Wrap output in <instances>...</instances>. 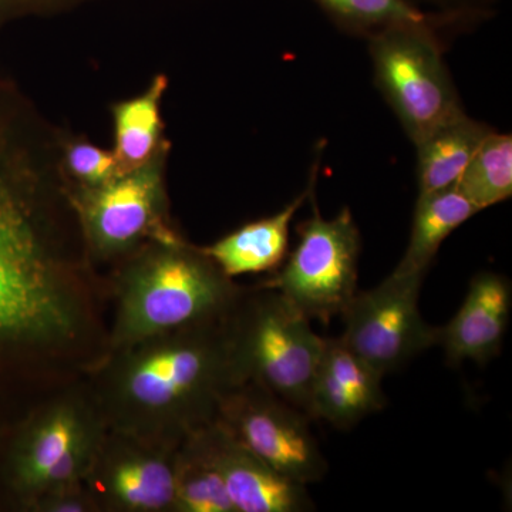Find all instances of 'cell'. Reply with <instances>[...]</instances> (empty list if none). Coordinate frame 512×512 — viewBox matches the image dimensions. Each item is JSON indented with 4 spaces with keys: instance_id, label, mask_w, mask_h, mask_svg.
Masks as SVG:
<instances>
[{
    "instance_id": "obj_23",
    "label": "cell",
    "mask_w": 512,
    "mask_h": 512,
    "mask_svg": "<svg viewBox=\"0 0 512 512\" xmlns=\"http://www.w3.org/2000/svg\"><path fill=\"white\" fill-rule=\"evenodd\" d=\"M28 512H100L86 484L46 491L29 505Z\"/></svg>"
},
{
    "instance_id": "obj_5",
    "label": "cell",
    "mask_w": 512,
    "mask_h": 512,
    "mask_svg": "<svg viewBox=\"0 0 512 512\" xmlns=\"http://www.w3.org/2000/svg\"><path fill=\"white\" fill-rule=\"evenodd\" d=\"M171 150L96 188H70L87 252L107 275L157 241L183 237L170 214L167 163Z\"/></svg>"
},
{
    "instance_id": "obj_20",
    "label": "cell",
    "mask_w": 512,
    "mask_h": 512,
    "mask_svg": "<svg viewBox=\"0 0 512 512\" xmlns=\"http://www.w3.org/2000/svg\"><path fill=\"white\" fill-rule=\"evenodd\" d=\"M478 211L500 204L512 195V137L491 131L456 185Z\"/></svg>"
},
{
    "instance_id": "obj_21",
    "label": "cell",
    "mask_w": 512,
    "mask_h": 512,
    "mask_svg": "<svg viewBox=\"0 0 512 512\" xmlns=\"http://www.w3.org/2000/svg\"><path fill=\"white\" fill-rule=\"evenodd\" d=\"M60 167L70 188H96L121 175L113 150L64 128Z\"/></svg>"
},
{
    "instance_id": "obj_25",
    "label": "cell",
    "mask_w": 512,
    "mask_h": 512,
    "mask_svg": "<svg viewBox=\"0 0 512 512\" xmlns=\"http://www.w3.org/2000/svg\"><path fill=\"white\" fill-rule=\"evenodd\" d=\"M410 2L427 12L473 20L484 18L485 15L493 12L498 0H410Z\"/></svg>"
},
{
    "instance_id": "obj_14",
    "label": "cell",
    "mask_w": 512,
    "mask_h": 512,
    "mask_svg": "<svg viewBox=\"0 0 512 512\" xmlns=\"http://www.w3.org/2000/svg\"><path fill=\"white\" fill-rule=\"evenodd\" d=\"M320 156L312 165L308 187L292 202L271 217L261 218L229 232L208 247H201L229 278L262 274L278 269L289 245V228L299 208L311 197L318 181Z\"/></svg>"
},
{
    "instance_id": "obj_7",
    "label": "cell",
    "mask_w": 512,
    "mask_h": 512,
    "mask_svg": "<svg viewBox=\"0 0 512 512\" xmlns=\"http://www.w3.org/2000/svg\"><path fill=\"white\" fill-rule=\"evenodd\" d=\"M312 201L315 212L296 225L299 241L288 262L259 286L281 293L309 320L328 323L356 295L362 242L349 208L325 220L315 194Z\"/></svg>"
},
{
    "instance_id": "obj_24",
    "label": "cell",
    "mask_w": 512,
    "mask_h": 512,
    "mask_svg": "<svg viewBox=\"0 0 512 512\" xmlns=\"http://www.w3.org/2000/svg\"><path fill=\"white\" fill-rule=\"evenodd\" d=\"M87 2L90 0H0V30L16 20L57 15Z\"/></svg>"
},
{
    "instance_id": "obj_6",
    "label": "cell",
    "mask_w": 512,
    "mask_h": 512,
    "mask_svg": "<svg viewBox=\"0 0 512 512\" xmlns=\"http://www.w3.org/2000/svg\"><path fill=\"white\" fill-rule=\"evenodd\" d=\"M439 29L397 26L367 39L376 86L413 144L466 113L444 62Z\"/></svg>"
},
{
    "instance_id": "obj_22",
    "label": "cell",
    "mask_w": 512,
    "mask_h": 512,
    "mask_svg": "<svg viewBox=\"0 0 512 512\" xmlns=\"http://www.w3.org/2000/svg\"><path fill=\"white\" fill-rule=\"evenodd\" d=\"M320 366L360 403L367 414L382 409L386 399L382 392V376L339 339H326Z\"/></svg>"
},
{
    "instance_id": "obj_1",
    "label": "cell",
    "mask_w": 512,
    "mask_h": 512,
    "mask_svg": "<svg viewBox=\"0 0 512 512\" xmlns=\"http://www.w3.org/2000/svg\"><path fill=\"white\" fill-rule=\"evenodd\" d=\"M63 131L0 76V437L106 348V282L60 167Z\"/></svg>"
},
{
    "instance_id": "obj_12",
    "label": "cell",
    "mask_w": 512,
    "mask_h": 512,
    "mask_svg": "<svg viewBox=\"0 0 512 512\" xmlns=\"http://www.w3.org/2000/svg\"><path fill=\"white\" fill-rule=\"evenodd\" d=\"M235 512H308L306 485L284 476L238 443L217 421L202 427Z\"/></svg>"
},
{
    "instance_id": "obj_4",
    "label": "cell",
    "mask_w": 512,
    "mask_h": 512,
    "mask_svg": "<svg viewBox=\"0 0 512 512\" xmlns=\"http://www.w3.org/2000/svg\"><path fill=\"white\" fill-rule=\"evenodd\" d=\"M309 323L281 293L264 286L245 289L228 319L242 383L259 384L305 414L326 342Z\"/></svg>"
},
{
    "instance_id": "obj_18",
    "label": "cell",
    "mask_w": 512,
    "mask_h": 512,
    "mask_svg": "<svg viewBox=\"0 0 512 512\" xmlns=\"http://www.w3.org/2000/svg\"><path fill=\"white\" fill-rule=\"evenodd\" d=\"M174 493V512H235L202 429L178 446Z\"/></svg>"
},
{
    "instance_id": "obj_2",
    "label": "cell",
    "mask_w": 512,
    "mask_h": 512,
    "mask_svg": "<svg viewBox=\"0 0 512 512\" xmlns=\"http://www.w3.org/2000/svg\"><path fill=\"white\" fill-rule=\"evenodd\" d=\"M228 319L109 350L84 377L106 427L181 444L215 421L222 397L242 384Z\"/></svg>"
},
{
    "instance_id": "obj_17",
    "label": "cell",
    "mask_w": 512,
    "mask_h": 512,
    "mask_svg": "<svg viewBox=\"0 0 512 512\" xmlns=\"http://www.w3.org/2000/svg\"><path fill=\"white\" fill-rule=\"evenodd\" d=\"M477 212L480 211L456 188L419 195L409 247L393 275L426 276L441 244Z\"/></svg>"
},
{
    "instance_id": "obj_19",
    "label": "cell",
    "mask_w": 512,
    "mask_h": 512,
    "mask_svg": "<svg viewBox=\"0 0 512 512\" xmlns=\"http://www.w3.org/2000/svg\"><path fill=\"white\" fill-rule=\"evenodd\" d=\"M338 28L350 35L369 37L397 26L436 28L464 22L456 16L427 12L410 0H313Z\"/></svg>"
},
{
    "instance_id": "obj_15",
    "label": "cell",
    "mask_w": 512,
    "mask_h": 512,
    "mask_svg": "<svg viewBox=\"0 0 512 512\" xmlns=\"http://www.w3.org/2000/svg\"><path fill=\"white\" fill-rule=\"evenodd\" d=\"M168 86L167 74L158 73L144 92L111 104L114 140L111 150L119 161L121 174L136 170L163 151L171 150L163 117Z\"/></svg>"
},
{
    "instance_id": "obj_10",
    "label": "cell",
    "mask_w": 512,
    "mask_h": 512,
    "mask_svg": "<svg viewBox=\"0 0 512 512\" xmlns=\"http://www.w3.org/2000/svg\"><path fill=\"white\" fill-rule=\"evenodd\" d=\"M423 279L392 274L372 291L356 292L342 312L340 340L382 377L439 342V328L420 315Z\"/></svg>"
},
{
    "instance_id": "obj_8",
    "label": "cell",
    "mask_w": 512,
    "mask_h": 512,
    "mask_svg": "<svg viewBox=\"0 0 512 512\" xmlns=\"http://www.w3.org/2000/svg\"><path fill=\"white\" fill-rule=\"evenodd\" d=\"M101 420L84 379L37 404L0 439V503L28 510L50 468Z\"/></svg>"
},
{
    "instance_id": "obj_16",
    "label": "cell",
    "mask_w": 512,
    "mask_h": 512,
    "mask_svg": "<svg viewBox=\"0 0 512 512\" xmlns=\"http://www.w3.org/2000/svg\"><path fill=\"white\" fill-rule=\"evenodd\" d=\"M491 131H494L493 127L464 113L414 144L419 195L456 188L478 147Z\"/></svg>"
},
{
    "instance_id": "obj_3",
    "label": "cell",
    "mask_w": 512,
    "mask_h": 512,
    "mask_svg": "<svg viewBox=\"0 0 512 512\" xmlns=\"http://www.w3.org/2000/svg\"><path fill=\"white\" fill-rule=\"evenodd\" d=\"M109 350L228 318L245 289L184 237L157 241L106 276Z\"/></svg>"
},
{
    "instance_id": "obj_13",
    "label": "cell",
    "mask_w": 512,
    "mask_h": 512,
    "mask_svg": "<svg viewBox=\"0 0 512 512\" xmlns=\"http://www.w3.org/2000/svg\"><path fill=\"white\" fill-rule=\"evenodd\" d=\"M511 311V285L504 276L481 272L470 282L456 316L439 328L448 363L464 360L484 365L500 353Z\"/></svg>"
},
{
    "instance_id": "obj_9",
    "label": "cell",
    "mask_w": 512,
    "mask_h": 512,
    "mask_svg": "<svg viewBox=\"0 0 512 512\" xmlns=\"http://www.w3.org/2000/svg\"><path fill=\"white\" fill-rule=\"evenodd\" d=\"M308 419L292 404L252 382L229 390L215 417L222 429L256 457L303 485L318 483L328 473Z\"/></svg>"
},
{
    "instance_id": "obj_11",
    "label": "cell",
    "mask_w": 512,
    "mask_h": 512,
    "mask_svg": "<svg viewBox=\"0 0 512 512\" xmlns=\"http://www.w3.org/2000/svg\"><path fill=\"white\" fill-rule=\"evenodd\" d=\"M180 444L106 427L84 484L100 512H174Z\"/></svg>"
}]
</instances>
